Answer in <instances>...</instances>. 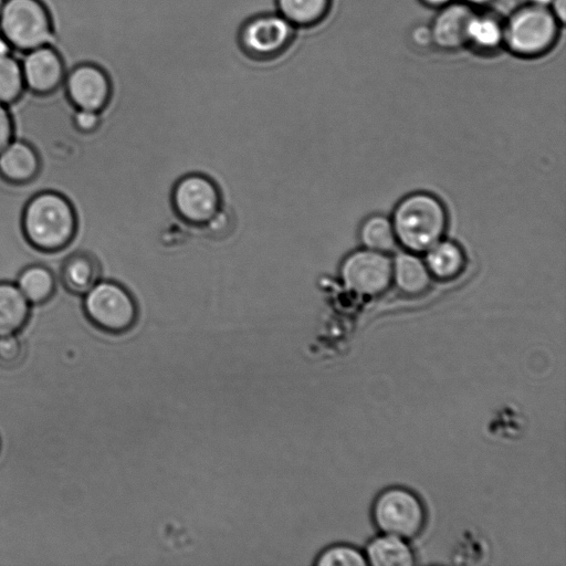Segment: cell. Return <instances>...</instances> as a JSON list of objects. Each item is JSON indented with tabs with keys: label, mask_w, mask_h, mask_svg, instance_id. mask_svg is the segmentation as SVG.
<instances>
[{
	"label": "cell",
	"mask_w": 566,
	"mask_h": 566,
	"mask_svg": "<svg viewBox=\"0 0 566 566\" xmlns=\"http://www.w3.org/2000/svg\"><path fill=\"white\" fill-rule=\"evenodd\" d=\"M295 36V27L280 13L249 19L240 29L239 43L255 60H271L284 52Z\"/></svg>",
	"instance_id": "52a82bcc"
},
{
	"label": "cell",
	"mask_w": 566,
	"mask_h": 566,
	"mask_svg": "<svg viewBox=\"0 0 566 566\" xmlns=\"http://www.w3.org/2000/svg\"><path fill=\"white\" fill-rule=\"evenodd\" d=\"M21 54L25 88L35 93H49L63 83L66 69L55 48L43 45Z\"/></svg>",
	"instance_id": "8fae6325"
},
{
	"label": "cell",
	"mask_w": 566,
	"mask_h": 566,
	"mask_svg": "<svg viewBox=\"0 0 566 566\" xmlns=\"http://www.w3.org/2000/svg\"><path fill=\"white\" fill-rule=\"evenodd\" d=\"M528 1L548 7L552 0H528Z\"/></svg>",
	"instance_id": "d6a6232c"
},
{
	"label": "cell",
	"mask_w": 566,
	"mask_h": 566,
	"mask_svg": "<svg viewBox=\"0 0 566 566\" xmlns=\"http://www.w3.org/2000/svg\"><path fill=\"white\" fill-rule=\"evenodd\" d=\"M360 238L369 249L378 252H386L394 249L396 234L391 223L381 216H374L367 219L361 227Z\"/></svg>",
	"instance_id": "603a6c76"
},
{
	"label": "cell",
	"mask_w": 566,
	"mask_h": 566,
	"mask_svg": "<svg viewBox=\"0 0 566 566\" xmlns=\"http://www.w3.org/2000/svg\"><path fill=\"white\" fill-rule=\"evenodd\" d=\"M14 53V49L10 42L0 33V57Z\"/></svg>",
	"instance_id": "4dcf8cb0"
},
{
	"label": "cell",
	"mask_w": 566,
	"mask_h": 566,
	"mask_svg": "<svg viewBox=\"0 0 566 566\" xmlns=\"http://www.w3.org/2000/svg\"><path fill=\"white\" fill-rule=\"evenodd\" d=\"M333 0H276V7L295 28L321 23L329 13Z\"/></svg>",
	"instance_id": "ac0fdd59"
},
{
	"label": "cell",
	"mask_w": 566,
	"mask_h": 566,
	"mask_svg": "<svg viewBox=\"0 0 566 566\" xmlns=\"http://www.w3.org/2000/svg\"><path fill=\"white\" fill-rule=\"evenodd\" d=\"M394 276L399 290L410 295L424 292L430 284L427 265L412 254L402 253L397 256Z\"/></svg>",
	"instance_id": "d6986e66"
},
{
	"label": "cell",
	"mask_w": 566,
	"mask_h": 566,
	"mask_svg": "<svg viewBox=\"0 0 566 566\" xmlns=\"http://www.w3.org/2000/svg\"><path fill=\"white\" fill-rule=\"evenodd\" d=\"M60 276L70 291L82 295L102 279L98 262L83 252L73 253L64 260Z\"/></svg>",
	"instance_id": "2e32d148"
},
{
	"label": "cell",
	"mask_w": 566,
	"mask_h": 566,
	"mask_svg": "<svg viewBox=\"0 0 566 566\" xmlns=\"http://www.w3.org/2000/svg\"><path fill=\"white\" fill-rule=\"evenodd\" d=\"M446 223V211L441 203L430 195L416 193L398 205L392 228L403 247L422 252L439 242Z\"/></svg>",
	"instance_id": "3957f363"
},
{
	"label": "cell",
	"mask_w": 566,
	"mask_h": 566,
	"mask_svg": "<svg viewBox=\"0 0 566 566\" xmlns=\"http://www.w3.org/2000/svg\"><path fill=\"white\" fill-rule=\"evenodd\" d=\"M30 307L14 282H0V336L18 334L28 321Z\"/></svg>",
	"instance_id": "9a60e30c"
},
{
	"label": "cell",
	"mask_w": 566,
	"mask_h": 566,
	"mask_svg": "<svg viewBox=\"0 0 566 566\" xmlns=\"http://www.w3.org/2000/svg\"><path fill=\"white\" fill-rule=\"evenodd\" d=\"M22 227L28 240L43 250L65 247L75 231V214L71 203L60 193L42 191L25 205Z\"/></svg>",
	"instance_id": "7a4b0ae2"
},
{
	"label": "cell",
	"mask_w": 566,
	"mask_h": 566,
	"mask_svg": "<svg viewBox=\"0 0 566 566\" xmlns=\"http://www.w3.org/2000/svg\"><path fill=\"white\" fill-rule=\"evenodd\" d=\"M563 27L548 7L527 0L504 15V50L523 60L545 56L558 43Z\"/></svg>",
	"instance_id": "6da1fadb"
},
{
	"label": "cell",
	"mask_w": 566,
	"mask_h": 566,
	"mask_svg": "<svg viewBox=\"0 0 566 566\" xmlns=\"http://www.w3.org/2000/svg\"><path fill=\"white\" fill-rule=\"evenodd\" d=\"M3 3H4V0H0V13H1V10H2Z\"/></svg>",
	"instance_id": "836d02e7"
},
{
	"label": "cell",
	"mask_w": 566,
	"mask_h": 566,
	"mask_svg": "<svg viewBox=\"0 0 566 566\" xmlns=\"http://www.w3.org/2000/svg\"><path fill=\"white\" fill-rule=\"evenodd\" d=\"M504 15L482 8L475 9L469 20L465 49L480 56H493L504 50Z\"/></svg>",
	"instance_id": "4fadbf2b"
},
{
	"label": "cell",
	"mask_w": 566,
	"mask_h": 566,
	"mask_svg": "<svg viewBox=\"0 0 566 566\" xmlns=\"http://www.w3.org/2000/svg\"><path fill=\"white\" fill-rule=\"evenodd\" d=\"M373 517L384 534L409 539L422 531L426 511L419 497L411 491L390 488L376 499Z\"/></svg>",
	"instance_id": "8992f818"
},
{
	"label": "cell",
	"mask_w": 566,
	"mask_h": 566,
	"mask_svg": "<svg viewBox=\"0 0 566 566\" xmlns=\"http://www.w3.org/2000/svg\"><path fill=\"white\" fill-rule=\"evenodd\" d=\"M319 566H365L366 556L355 547L335 545L325 549L316 560Z\"/></svg>",
	"instance_id": "cb8c5ba5"
},
{
	"label": "cell",
	"mask_w": 566,
	"mask_h": 566,
	"mask_svg": "<svg viewBox=\"0 0 566 566\" xmlns=\"http://www.w3.org/2000/svg\"><path fill=\"white\" fill-rule=\"evenodd\" d=\"M20 60L13 54L0 57V103L10 104L24 91Z\"/></svg>",
	"instance_id": "7402d4cb"
},
{
	"label": "cell",
	"mask_w": 566,
	"mask_h": 566,
	"mask_svg": "<svg viewBox=\"0 0 566 566\" xmlns=\"http://www.w3.org/2000/svg\"><path fill=\"white\" fill-rule=\"evenodd\" d=\"M172 202L178 216L188 223L201 226L219 212L221 196L208 177L193 174L181 178L174 188Z\"/></svg>",
	"instance_id": "ba28073f"
},
{
	"label": "cell",
	"mask_w": 566,
	"mask_h": 566,
	"mask_svg": "<svg viewBox=\"0 0 566 566\" xmlns=\"http://www.w3.org/2000/svg\"><path fill=\"white\" fill-rule=\"evenodd\" d=\"M73 122L77 129L92 132L98 127L101 114L92 109L76 108L73 113Z\"/></svg>",
	"instance_id": "484cf974"
},
{
	"label": "cell",
	"mask_w": 566,
	"mask_h": 566,
	"mask_svg": "<svg viewBox=\"0 0 566 566\" xmlns=\"http://www.w3.org/2000/svg\"><path fill=\"white\" fill-rule=\"evenodd\" d=\"M22 343L15 335L0 336V361L14 363L21 355Z\"/></svg>",
	"instance_id": "d4e9b609"
},
{
	"label": "cell",
	"mask_w": 566,
	"mask_h": 566,
	"mask_svg": "<svg viewBox=\"0 0 566 566\" xmlns=\"http://www.w3.org/2000/svg\"><path fill=\"white\" fill-rule=\"evenodd\" d=\"M0 33L19 53L51 45L53 28L49 10L41 0H4Z\"/></svg>",
	"instance_id": "277c9868"
},
{
	"label": "cell",
	"mask_w": 566,
	"mask_h": 566,
	"mask_svg": "<svg viewBox=\"0 0 566 566\" xmlns=\"http://www.w3.org/2000/svg\"><path fill=\"white\" fill-rule=\"evenodd\" d=\"M423 7L438 10L454 0H418Z\"/></svg>",
	"instance_id": "f546056e"
},
{
	"label": "cell",
	"mask_w": 566,
	"mask_h": 566,
	"mask_svg": "<svg viewBox=\"0 0 566 566\" xmlns=\"http://www.w3.org/2000/svg\"><path fill=\"white\" fill-rule=\"evenodd\" d=\"M39 169L35 150L28 143L12 139L0 151V174L13 182L30 180Z\"/></svg>",
	"instance_id": "5bb4252c"
},
{
	"label": "cell",
	"mask_w": 566,
	"mask_h": 566,
	"mask_svg": "<svg viewBox=\"0 0 566 566\" xmlns=\"http://www.w3.org/2000/svg\"><path fill=\"white\" fill-rule=\"evenodd\" d=\"M427 251V268L436 277L449 280L461 272L464 256L454 243L437 242Z\"/></svg>",
	"instance_id": "44dd1931"
},
{
	"label": "cell",
	"mask_w": 566,
	"mask_h": 566,
	"mask_svg": "<svg viewBox=\"0 0 566 566\" xmlns=\"http://www.w3.org/2000/svg\"><path fill=\"white\" fill-rule=\"evenodd\" d=\"M342 277L348 290L361 295H377L389 286L392 266L378 251H358L345 259Z\"/></svg>",
	"instance_id": "30bf717a"
},
{
	"label": "cell",
	"mask_w": 566,
	"mask_h": 566,
	"mask_svg": "<svg viewBox=\"0 0 566 566\" xmlns=\"http://www.w3.org/2000/svg\"><path fill=\"white\" fill-rule=\"evenodd\" d=\"M409 41L417 50H428L433 48L432 34L429 23L416 24L409 32Z\"/></svg>",
	"instance_id": "4316f807"
},
{
	"label": "cell",
	"mask_w": 566,
	"mask_h": 566,
	"mask_svg": "<svg viewBox=\"0 0 566 566\" xmlns=\"http://www.w3.org/2000/svg\"><path fill=\"white\" fill-rule=\"evenodd\" d=\"M13 139L11 116L6 104L0 103V151Z\"/></svg>",
	"instance_id": "83f0119b"
},
{
	"label": "cell",
	"mask_w": 566,
	"mask_h": 566,
	"mask_svg": "<svg viewBox=\"0 0 566 566\" xmlns=\"http://www.w3.org/2000/svg\"><path fill=\"white\" fill-rule=\"evenodd\" d=\"M65 92L76 108L101 112L109 102L113 86L106 70L92 62H80L66 70Z\"/></svg>",
	"instance_id": "9c48e42d"
},
{
	"label": "cell",
	"mask_w": 566,
	"mask_h": 566,
	"mask_svg": "<svg viewBox=\"0 0 566 566\" xmlns=\"http://www.w3.org/2000/svg\"><path fill=\"white\" fill-rule=\"evenodd\" d=\"M474 10L459 0L436 10L429 23L433 48L449 53L465 49L467 28Z\"/></svg>",
	"instance_id": "7c38bea8"
},
{
	"label": "cell",
	"mask_w": 566,
	"mask_h": 566,
	"mask_svg": "<svg viewBox=\"0 0 566 566\" xmlns=\"http://www.w3.org/2000/svg\"><path fill=\"white\" fill-rule=\"evenodd\" d=\"M473 9L488 8L494 0H459Z\"/></svg>",
	"instance_id": "1f68e13d"
},
{
	"label": "cell",
	"mask_w": 566,
	"mask_h": 566,
	"mask_svg": "<svg viewBox=\"0 0 566 566\" xmlns=\"http://www.w3.org/2000/svg\"><path fill=\"white\" fill-rule=\"evenodd\" d=\"M14 283L31 304H36L52 295L55 275L49 268L36 263L24 268Z\"/></svg>",
	"instance_id": "ffe728a7"
},
{
	"label": "cell",
	"mask_w": 566,
	"mask_h": 566,
	"mask_svg": "<svg viewBox=\"0 0 566 566\" xmlns=\"http://www.w3.org/2000/svg\"><path fill=\"white\" fill-rule=\"evenodd\" d=\"M83 308L91 323L108 333H122L136 322L137 306L119 283L98 280L84 295Z\"/></svg>",
	"instance_id": "5b68a950"
},
{
	"label": "cell",
	"mask_w": 566,
	"mask_h": 566,
	"mask_svg": "<svg viewBox=\"0 0 566 566\" xmlns=\"http://www.w3.org/2000/svg\"><path fill=\"white\" fill-rule=\"evenodd\" d=\"M548 8L552 10L558 21L564 25L566 18V0H552Z\"/></svg>",
	"instance_id": "f1b7e54d"
},
{
	"label": "cell",
	"mask_w": 566,
	"mask_h": 566,
	"mask_svg": "<svg viewBox=\"0 0 566 566\" xmlns=\"http://www.w3.org/2000/svg\"><path fill=\"white\" fill-rule=\"evenodd\" d=\"M367 563L374 566H411L415 557L403 538L385 534L373 539L366 551Z\"/></svg>",
	"instance_id": "e0dca14e"
}]
</instances>
